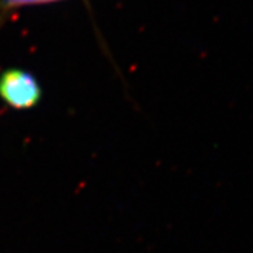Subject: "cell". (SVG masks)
Masks as SVG:
<instances>
[{"instance_id": "1", "label": "cell", "mask_w": 253, "mask_h": 253, "mask_svg": "<svg viewBox=\"0 0 253 253\" xmlns=\"http://www.w3.org/2000/svg\"><path fill=\"white\" fill-rule=\"evenodd\" d=\"M43 90L33 74L9 69L0 75V100L14 110H30L39 105Z\"/></svg>"}, {"instance_id": "2", "label": "cell", "mask_w": 253, "mask_h": 253, "mask_svg": "<svg viewBox=\"0 0 253 253\" xmlns=\"http://www.w3.org/2000/svg\"><path fill=\"white\" fill-rule=\"evenodd\" d=\"M62 0H0V13H5L10 10L21 9V8L34 7V5H44L52 4Z\"/></svg>"}]
</instances>
